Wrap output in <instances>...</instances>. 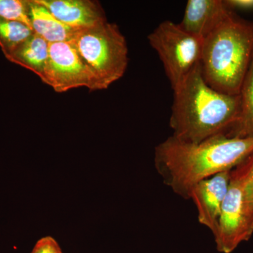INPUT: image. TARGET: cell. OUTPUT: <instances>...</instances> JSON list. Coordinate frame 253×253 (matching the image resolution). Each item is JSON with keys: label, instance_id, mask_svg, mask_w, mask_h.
<instances>
[{"label": "cell", "instance_id": "cell-1", "mask_svg": "<svg viewBox=\"0 0 253 253\" xmlns=\"http://www.w3.org/2000/svg\"><path fill=\"white\" fill-rule=\"evenodd\" d=\"M253 152V139L217 135L199 143L185 142L172 135L157 145L155 166L173 192L189 199L200 181L231 171Z\"/></svg>", "mask_w": 253, "mask_h": 253}, {"label": "cell", "instance_id": "cell-2", "mask_svg": "<svg viewBox=\"0 0 253 253\" xmlns=\"http://www.w3.org/2000/svg\"><path fill=\"white\" fill-rule=\"evenodd\" d=\"M174 91L169 126L179 140L199 143L217 135H226L240 111V96L219 92L205 81L201 63Z\"/></svg>", "mask_w": 253, "mask_h": 253}, {"label": "cell", "instance_id": "cell-3", "mask_svg": "<svg viewBox=\"0 0 253 253\" xmlns=\"http://www.w3.org/2000/svg\"><path fill=\"white\" fill-rule=\"evenodd\" d=\"M253 55V22L229 9L217 27L203 41L201 67L213 89L239 95Z\"/></svg>", "mask_w": 253, "mask_h": 253}, {"label": "cell", "instance_id": "cell-4", "mask_svg": "<svg viewBox=\"0 0 253 253\" xmlns=\"http://www.w3.org/2000/svg\"><path fill=\"white\" fill-rule=\"evenodd\" d=\"M71 42L93 76L96 91L108 89L124 76L128 47L117 25L106 22L80 30Z\"/></svg>", "mask_w": 253, "mask_h": 253}, {"label": "cell", "instance_id": "cell-5", "mask_svg": "<svg viewBox=\"0 0 253 253\" xmlns=\"http://www.w3.org/2000/svg\"><path fill=\"white\" fill-rule=\"evenodd\" d=\"M162 61L172 89L201 63L203 41L172 21H165L148 36Z\"/></svg>", "mask_w": 253, "mask_h": 253}, {"label": "cell", "instance_id": "cell-6", "mask_svg": "<svg viewBox=\"0 0 253 253\" xmlns=\"http://www.w3.org/2000/svg\"><path fill=\"white\" fill-rule=\"evenodd\" d=\"M253 234V214L246 199L244 180L235 168L213 234L219 253H231Z\"/></svg>", "mask_w": 253, "mask_h": 253}, {"label": "cell", "instance_id": "cell-7", "mask_svg": "<svg viewBox=\"0 0 253 253\" xmlns=\"http://www.w3.org/2000/svg\"><path fill=\"white\" fill-rule=\"evenodd\" d=\"M42 82L57 93L82 86L96 91L94 78L71 42L49 44Z\"/></svg>", "mask_w": 253, "mask_h": 253}, {"label": "cell", "instance_id": "cell-8", "mask_svg": "<svg viewBox=\"0 0 253 253\" xmlns=\"http://www.w3.org/2000/svg\"><path fill=\"white\" fill-rule=\"evenodd\" d=\"M231 171L218 173L200 181L190 192L189 199L196 206L200 224L212 234L217 229L221 208L229 189Z\"/></svg>", "mask_w": 253, "mask_h": 253}, {"label": "cell", "instance_id": "cell-9", "mask_svg": "<svg viewBox=\"0 0 253 253\" xmlns=\"http://www.w3.org/2000/svg\"><path fill=\"white\" fill-rule=\"evenodd\" d=\"M66 26L80 30L108 22L104 9L92 0H37Z\"/></svg>", "mask_w": 253, "mask_h": 253}, {"label": "cell", "instance_id": "cell-10", "mask_svg": "<svg viewBox=\"0 0 253 253\" xmlns=\"http://www.w3.org/2000/svg\"><path fill=\"white\" fill-rule=\"evenodd\" d=\"M229 11L221 0H189L179 25L184 31L204 41Z\"/></svg>", "mask_w": 253, "mask_h": 253}, {"label": "cell", "instance_id": "cell-11", "mask_svg": "<svg viewBox=\"0 0 253 253\" xmlns=\"http://www.w3.org/2000/svg\"><path fill=\"white\" fill-rule=\"evenodd\" d=\"M28 16L32 29L49 44L72 41L78 30L59 21L37 0H28Z\"/></svg>", "mask_w": 253, "mask_h": 253}, {"label": "cell", "instance_id": "cell-12", "mask_svg": "<svg viewBox=\"0 0 253 253\" xmlns=\"http://www.w3.org/2000/svg\"><path fill=\"white\" fill-rule=\"evenodd\" d=\"M49 42L34 33L6 59L36 73L42 81L49 57Z\"/></svg>", "mask_w": 253, "mask_h": 253}, {"label": "cell", "instance_id": "cell-13", "mask_svg": "<svg viewBox=\"0 0 253 253\" xmlns=\"http://www.w3.org/2000/svg\"><path fill=\"white\" fill-rule=\"evenodd\" d=\"M239 117L228 137L253 139V55L239 92Z\"/></svg>", "mask_w": 253, "mask_h": 253}, {"label": "cell", "instance_id": "cell-14", "mask_svg": "<svg viewBox=\"0 0 253 253\" xmlns=\"http://www.w3.org/2000/svg\"><path fill=\"white\" fill-rule=\"evenodd\" d=\"M34 34L33 29L19 21L0 19V47L5 57Z\"/></svg>", "mask_w": 253, "mask_h": 253}, {"label": "cell", "instance_id": "cell-15", "mask_svg": "<svg viewBox=\"0 0 253 253\" xmlns=\"http://www.w3.org/2000/svg\"><path fill=\"white\" fill-rule=\"evenodd\" d=\"M0 19L19 21L32 28L28 0H0Z\"/></svg>", "mask_w": 253, "mask_h": 253}, {"label": "cell", "instance_id": "cell-16", "mask_svg": "<svg viewBox=\"0 0 253 253\" xmlns=\"http://www.w3.org/2000/svg\"><path fill=\"white\" fill-rule=\"evenodd\" d=\"M235 169L244 180L246 201L253 214V152Z\"/></svg>", "mask_w": 253, "mask_h": 253}, {"label": "cell", "instance_id": "cell-17", "mask_svg": "<svg viewBox=\"0 0 253 253\" xmlns=\"http://www.w3.org/2000/svg\"><path fill=\"white\" fill-rule=\"evenodd\" d=\"M31 253H63L57 241L51 236L42 238L35 245Z\"/></svg>", "mask_w": 253, "mask_h": 253}, {"label": "cell", "instance_id": "cell-18", "mask_svg": "<svg viewBox=\"0 0 253 253\" xmlns=\"http://www.w3.org/2000/svg\"><path fill=\"white\" fill-rule=\"evenodd\" d=\"M224 3L226 7L229 8L231 11H233V9L241 11L253 10V0H225Z\"/></svg>", "mask_w": 253, "mask_h": 253}]
</instances>
